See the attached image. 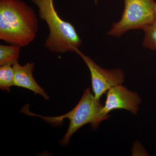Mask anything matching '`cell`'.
<instances>
[{"label":"cell","instance_id":"1","mask_svg":"<svg viewBox=\"0 0 156 156\" xmlns=\"http://www.w3.org/2000/svg\"><path fill=\"white\" fill-rule=\"evenodd\" d=\"M38 31L34 9L21 0H0V39L10 44L26 47Z\"/></svg>","mask_w":156,"mask_h":156},{"label":"cell","instance_id":"2","mask_svg":"<svg viewBox=\"0 0 156 156\" xmlns=\"http://www.w3.org/2000/svg\"><path fill=\"white\" fill-rule=\"evenodd\" d=\"M38 9L39 17L47 23L49 34L45 48L52 53L75 52L82 45V40L75 28L59 17L53 0H30Z\"/></svg>","mask_w":156,"mask_h":156},{"label":"cell","instance_id":"3","mask_svg":"<svg viewBox=\"0 0 156 156\" xmlns=\"http://www.w3.org/2000/svg\"><path fill=\"white\" fill-rule=\"evenodd\" d=\"M103 106L100 99L96 98L90 88H88L78 104L69 112L58 117H41L51 123L60 122L64 119H69L70 124L67 132L60 141L61 145L66 146L69 143L73 134L84 125L91 124L92 128H98L101 122L99 114Z\"/></svg>","mask_w":156,"mask_h":156},{"label":"cell","instance_id":"4","mask_svg":"<svg viewBox=\"0 0 156 156\" xmlns=\"http://www.w3.org/2000/svg\"><path fill=\"white\" fill-rule=\"evenodd\" d=\"M125 8L119 21L114 23L108 34L120 37L131 30H144L153 22L154 0H124Z\"/></svg>","mask_w":156,"mask_h":156},{"label":"cell","instance_id":"5","mask_svg":"<svg viewBox=\"0 0 156 156\" xmlns=\"http://www.w3.org/2000/svg\"><path fill=\"white\" fill-rule=\"evenodd\" d=\"M75 53L80 56L90 70L92 91L97 99H100L111 88L122 85L125 82V74L120 69L109 70L100 67L79 48L76 49Z\"/></svg>","mask_w":156,"mask_h":156},{"label":"cell","instance_id":"6","mask_svg":"<svg viewBox=\"0 0 156 156\" xmlns=\"http://www.w3.org/2000/svg\"><path fill=\"white\" fill-rule=\"evenodd\" d=\"M141 98L136 92L129 91L122 85L111 88L108 91L105 105L99 114L101 122L109 118L108 114L116 109H125L133 115H137Z\"/></svg>","mask_w":156,"mask_h":156},{"label":"cell","instance_id":"7","mask_svg":"<svg viewBox=\"0 0 156 156\" xmlns=\"http://www.w3.org/2000/svg\"><path fill=\"white\" fill-rule=\"evenodd\" d=\"M14 70L13 86L29 89L35 93L41 95L46 100L50 98L44 89L34 79L33 72L34 68V62H28L23 66L18 63L13 65Z\"/></svg>","mask_w":156,"mask_h":156},{"label":"cell","instance_id":"8","mask_svg":"<svg viewBox=\"0 0 156 156\" xmlns=\"http://www.w3.org/2000/svg\"><path fill=\"white\" fill-rule=\"evenodd\" d=\"M21 47L17 45H0V66L17 63Z\"/></svg>","mask_w":156,"mask_h":156},{"label":"cell","instance_id":"9","mask_svg":"<svg viewBox=\"0 0 156 156\" xmlns=\"http://www.w3.org/2000/svg\"><path fill=\"white\" fill-rule=\"evenodd\" d=\"M14 70L13 66L10 65L2 66L0 67V89L3 91L9 92L13 86Z\"/></svg>","mask_w":156,"mask_h":156},{"label":"cell","instance_id":"10","mask_svg":"<svg viewBox=\"0 0 156 156\" xmlns=\"http://www.w3.org/2000/svg\"><path fill=\"white\" fill-rule=\"evenodd\" d=\"M154 10V19L153 22L144 30V37L143 41V47L153 50H156V3Z\"/></svg>","mask_w":156,"mask_h":156},{"label":"cell","instance_id":"11","mask_svg":"<svg viewBox=\"0 0 156 156\" xmlns=\"http://www.w3.org/2000/svg\"><path fill=\"white\" fill-rule=\"evenodd\" d=\"M99 0H94V2H95V5H97L98 2Z\"/></svg>","mask_w":156,"mask_h":156}]
</instances>
